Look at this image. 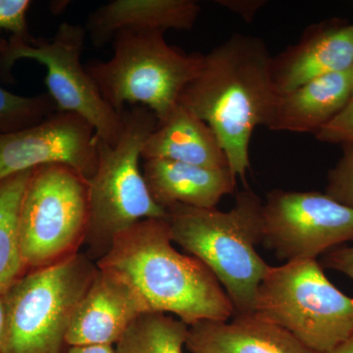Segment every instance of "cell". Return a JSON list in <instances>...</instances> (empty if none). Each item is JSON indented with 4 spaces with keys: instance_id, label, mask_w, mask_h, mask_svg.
Listing matches in <instances>:
<instances>
[{
    "instance_id": "cell-1",
    "label": "cell",
    "mask_w": 353,
    "mask_h": 353,
    "mask_svg": "<svg viewBox=\"0 0 353 353\" xmlns=\"http://www.w3.org/2000/svg\"><path fill=\"white\" fill-rule=\"evenodd\" d=\"M272 58L261 39L234 34L202 55L199 73L179 99L215 132L230 171L241 180L250 168L253 132L264 126L277 97Z\"/></svg>"
},
{
    "instance_id": "cell-2",
    "label": "cell",
    "mask_w": 353,
    "mask_h": 353,
    "mask_svg": "<svg viewBox=\"0 0 353 353\" xmlns=\"http://www.w3.org/2000/svg\"><path fill=\"white\" fill-rule=\"evenodd\" d=\"M97 267L115 272L137 290L150 312L173 313L188 326L228 321L234 309L214 273L172 245L165 218L139 221L114 239Z\"/></svg>"
},
{
    "instance_id": "cell-3",
    "label": "cell",
    "mask_w": 353,
    "mask_h": 353,
    "mask_svg": "<svg viewBox=\"0 0 353 353\" xmlns=\"http://www.w3.org/2000/svg\"><path fill=\"white\" fill-rule=\"evenodd\" d=\"M262 206L259 196L246 189L228 212L181 204L166 210L172 241L214 273L234 315L254 313L257 289L270 267L255 250L263 239Z\"/></svg>"
},
{
    "instance_id": "cell-4",
    "label": "cell",
    "mask_w": 353,
    "mask_h": 353,
    "mask_svg": "<svg viewBox=\"0 0 353 353\" xmlns=\"http://www.w3.org/2000/svg\"><path fill=\"white\" fill-rule=\"evenodd\" d=\"M122 132L115 145L99 138L97 167L88 182V223L83 245L97 263L123 231L166 211L153 201L141 170L143 145L157 127L154 114L143 106L122 112Z\"/></svg>"
},
{
    "instance_id": "cell-5",
    "label": "cell",
    "mask_w": 353,
    "mask_h": 353,
    "mask_svg": "<svg viewBox=\"0 0 353 353\" xmlns=\"http://www.w3.org/2000/svg\"><path fill=\"white\" fill-rule=\"evenodd\" d=\"M99 267L87 254L27 271L3 294L1 353H66L70 325Z\"/></svg>"
},
{
    "instance_id": "cell-6",
    "label": "cell",
    "mask_w": 353,
    "mask_h": 353,
    "mask_svg": "<svg viewBox=\"0 0 353 353\" xmlns=\"http://www.w3.org/2000/svg\"><path fill=\"white\" fill-rule=\"evenodd\" d=\"M111 43L110 59L85 67L104 101L119 114L126 105L143 106L161 123L196 78L202 54L176 50L163 32H122Z\"/></svg>"
},
{
    "instance_id": "cell-7",
    "label": "cell",
    "mask_w": 353,
    "mask_h": 353,
    "mask_svg": "<svg viewBox=\"0 0 353 353\" xmlns=\"http://www.w3.org/2000/svg\"><path fill=\"white\" fill-rule=\"evenodd\" d=\"M254 313L318 353L331 352L353 333V299L330 282L316 259L269 267Z\"/></svg>"
},
{
    "instance_id": "cell-8",
    "label": "cell",
    "mask_w": 353,
    "mask_h": 353,
    "mask_svg": "<svg viewBox=\"0 0 353 353\" xmlns=\"http://www.w3.org/2000/svg\"><path fill=\"white\" fill-rule=\"evenodd\" d=\"M88 223V182L75 169L48 164L32 169L19 214L26 271L46 268L79 253Z\"/></svg>"
},
{
    "instance_id": "cell-9",
    "label": "cell",
    "mask_w": 353,
    "mask_h": 353,
    "mask_svg": "<svg viewBox=\"0 0 353 353\" xmlns=\"http://www.w3.org/2000/svg\"><path fill=\"white\" fill-rule=\"evenodd\" d=\"M87 36L83 26L64 22L52 39L46 41L11 37L0 54V74L10 76L14 64L21 59L44 65L48 94L58 111L82 116L94 126L101 141L115 145L122 132V114L104 101L81 62Z\"/></svg>"
},
{
    "instance_id": "cell-10",
    "label": "cell",
    "mask_w": 353,
    "mask_h": 353,
    "mask_svg": "<svg viewBox=\"0 0 353 353\" xmlns=\"http://www.w3.org/2000/svg\"><path fill=\"white\" fill-rule=\"evenodd\" d=\"M262 236L278 259H316L353 241V208L325 192L271 190L262 206Z\"/></svg>"
},
{
    "instance_id": "cell-11",
    "label": "cell",
    "mask_w": 353,
    "mask_h": 353,
    "mask_svg": "<svg viewBox=\"0 0 353 353\" xmlns=\"http://www.w3.org/2000/svg\"><path fill=\"white\" fill-rule=\"evenodd\" d=\"M99 136L78 114L57 111L20 131L0 134V182L48 164L75 169L90 180L97 170Z\"/></svg>"
},
{
    "instance_id": "cell-12",
    "label": "cell",
    "mask_w": 353,
    "mask_h": 353,
    "mask_svg": "<svg viewBox=\"0 0 353 353\" xmlns=\"http://www.w3.org/2000/svg\"><path fill=\"white\" fill-rule=\"evenodd\" d=\"M150 313L137 290L119 274L99 268L79 304L68 334L69 347L117 345L141 315Z\"/></svg>"
},
{
    "instance_id": "cell-13",
    "label": "cell",
    "mask_w": 353,
    "mask_h": 353,
    "mask_svg": "<svg viewBox=\"0 0 353 353\" xmlns=\"http://www.w3.org/2000/svg\"><path fill=\"white\" fill-rule=\"evenodd\" d=\"M352 68L353 24L339 19L306 28L296 43L272 58L271 66L277 94Z\"/></svg>"
},
{
    "instance_id": "cell-14",
    "label": "cell",
    "mask_w": 353,
    "mask_h": 353,
    "mask_svg": "<svg viewBox=\"0 0 353 353\" xmlns=\"http://www.w3.org/2000/svg\"><path fill=\"white\" fill-rule=\"evenodd\" d=\"M201 10L194 0H113L90 13L85 29L92 46L102 48L122 32L188 31Z\"/></svg>"
},
{
    "instance_id": "cell-15",
    "label": "cell",
    "mask_w": 353,
    "mask_h": 353,
    "mask_svg": "<svg viewBox=\"0 0 353 353\" xmlns=\"http://www.w3.org/2000/svg\"><path fill=\"white\" fill-rule=\"evenodd\" d=\"M352 97V69L320 77L277 94L264 127L275 132L315 134L347 105Z\"/></svg>"
},
{
    "instance_id": "cell-16",
    "label": "cell",
    "mask_w": 353,
    "mask_h": 353,
    "mask_svg": "<svg viewBox=\"0 0 353 353\" xmlns=\"http://www.w3.org/2000/svg\"><path fill=\"white\" fill-rule=\"evenodd\" d=\"M143 174L153 201L165 211L176 204L216 208L223 197L233 194L236 185V178L229 168L171 160H145Z\"/></svg>"
},
{
    "instance_id": "cell-17",
    "label": "cell",
    "mask_w": 353,
    "mask_h": 353,
    "mask_svg": "<svg viewBox=\"0 0 353 353\" xmlns=\"http://www.w3.org/2000/svg\"><path fill=\"white\" fill-rule=\"evenodd\" d=\"M185 347L192 353H318L255 313L192 325Z\"/></svg>"
},
{
    "instance_id": "cell-18",
    "label": "cell",
    "mask_w": 353,
    "mask_h": 353,
    "mask_svg": "<svg viewBox=\"0 0 353 353\" xmlns=\"http://www.w3.org/2000/svg\"><path fill=\"white\" fill-rule=\"evenodd\" d=\"M143 160L164 159L210 168H229L215 132L180 103L158 123L143 145Z\"/></svg>"
},
{
    "instance_id": "cell-19",
    "label": "cell",
    "mask_w": 353,
    "mask_h": 353,
    "mask_svg": "<svg viewBox=\"0 0 353 353\" xmlns=\"http://www.w3.org/2000/svg\"><path fill=\"white\" fill-rule=\"evenodd\" d=\"M32 170L20 172L0 182V294L24 275L21 253V203Z\"/></svg>"
},
{
    "instance_id": "cell-20",
    "label": "cell",
    "mask_w": 353,
    "mask_h": 353,
    "mask_svg": "<svg viewBox=\"0 0 353 353\" xmlns=\"http://www.w3.org/2000/svg\"><path fill=\"white\" fill-rule=\"evenodd\" d=\"M189 326L164 313L141 315L117 343L116 353H183Z\"/></svg>"
},
{
    "instance_id": "cell-21",
    "label": "cell",
    "mask_w": 353,
    "mask_h": 353,
    "mask_svg": "<svg viewBox=\"0 0 353 353\" xmlns=\"http://www.w3.org/2000/svg\"><path fill=\"white\" fill-rule=\"evenodd\" d=\"M6 43V39L0 38V54ZM57 111V104L48 92L34 97H22L0 85V134L34 126Z\"/></svg>"
},
{
    "instance_id": "cell-22",
    "label": "cell",
    "mask_w": 353,
    "mask_h": 353,
    "mask_svg": "<svg viewBox=\"0 0 353 353\" xmlns=\"http://www.w3.org/2000/svg\"><path fill=\"white\" fill-rule=\"evenodd\" d=\"M343 154L327 176L325 194L353 208V145H341Z\"/></svg>"
},
{
    "instance_id": "cell-23",
    "label": "cell",
    "mask_w": 353,
    "mask_h": 353,
    "mask_svg": "<svg viewBox=\"0 0 353 353\" xmlns=\"http://www.w3.org/2000/svg\"><path fill=\"white\" fill-rule=\"evenodd\" d=\"M31 6L29 0H0V32H10L12 37L31 41L27 24Z\"/></svg>"
},
{
    "instance_id": "cell-24",
    "label": "cell",
    "mask_w": 353,
    "mask_h": 353,
    "mask_svg": "<svg viewBox=\"0 0 353 353\" xmlns=\"http://www.w3.org/2000/svg\"><path fill=\"white\" fill-rule=\"evenodd\" d=\"M314 136L322 143L353 145V99Z\"/></svg>"
},
{
    "instance_id": "cell-25",
    "label": "cell",
    "mask_w": 353,
    "mask_h": 353,
    "mask_svg": "<svg viewBox=\"0 0 353 353\" xmlns=\"http://www.w3.org/2000/svg\"><path fill=\"white\" fill-rule=\"evenodd\" d=\"M320 265L323 268L341 272L353 281V246L327 252Z\"/></svg>"
},
{
    "instance_id": "cell-26",
    "label": "cell",
    "mask_w": 353,
    "mask_h": 353,
    "mask_svg": "<svg viewBox=\"0 0 353 353\" xmlns=\"http://www.w3.org/2000/svg\"><path fill=\"white\" fill-rule=\"evenodd\" d=\"M223 8L240 16L246 22H252L257 12L266 4L265 0H219Z\"/></svg>"
},
{
    "instance_id": "cell-27",
    "label": "cell",
    "mask_w": 353,
    "mask_h": 353,
    "mask_svg": "<svg viewBox=\"0 0 353 353\" xmlns=\"http://www.w3.org/2000/svg\"><path fill=\"white\" fill-rule=\"evenodd\" d=\"M66 353H116L113 345H79L70 347Z\"/></svg>"
},
{
    "instance_id": "cell-28",
    "label": "cell",
    "mask_w": 353,
    "mask_h": 353,
    "mask_svg": "<svg viewBox=\"0 0 353 353\" xmlns=\"http://www.w3.org/2000/svg\"><path fill=\"white\" fill-rule=\"evenodd\" d=\"M3 294H0V353L2 352V347H3L4 327H6V306H4Z\"/></svg>"
},
{
    "instance_id": "cell-29",
    "label": "cell",
    "mask_w": 353,
    "mask_h": 353,
    "mask_svg": "<svg viewBox=\"0 0 353 353\" xmlns=\"http://www.w3.org/2000/svg\"><path fill=\"white\" fill-rule=\"evenodd\" d=\"M329 353H353V333L347 341Z\"/></svg>"
},
{
    "instance_id": "cell-30",
    "label": "cell",
    "mask_w": 353,
    "mask_h": 353,
    "mask_svg": "<svg viewBox=\"0 0 353 353\" xmlns=\"http://www.w3.org/2000/svg\"><path fill=\"white\" fill-rule=\"evenodd\" d=\"M352 74H353V68H352ZM352 99H353V97H352Z\"/></svg>"
}]
</instances>
